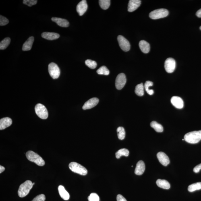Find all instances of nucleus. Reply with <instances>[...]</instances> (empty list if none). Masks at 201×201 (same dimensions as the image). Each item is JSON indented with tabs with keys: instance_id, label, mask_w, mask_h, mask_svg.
<instances>
[{
	"instance_id": "nucleus-1",
	"label": "nucleus",
	"mask_w": 201,
	"mask_h": 201,
	"mask_svg": "<svg viewBox=\"0 0 201 201\" xmlns=\"http://www.w3.org/2000/svg\"><path fill=\"white\" fill-rule=\"evenodd\" d=\"M184 140L189 144H197L201 140V130L187 133L185 135Z\"/></svg>"
},
{
	"instance_id": "nucleus-2",
	"label": "nucleus",
	"mask_w": 201,
	"mask_h": 201,
	"mask_svg": "<svg viewBox=\"0 0 201 201\" xmlns=\"http://www.w3.org/2000/svg\"><path fill=\"white\" fill-rule=\"evenodd\" d=\"M33 183L32 181L27 180L22 184L18 190V194L20 198H24L27 196L32 188Z\"/></svg>"
},
{
	"instance_id": "nucleus-3",
	"label": "nucleus",
	"mask_w": 201,
	"mask_h": 201,
	"mask_svg": "<svg viewBox=\"0 0 201 201\" xmlns=\"http://www.w3.org/2000/svg\"><path fill=\"white\" fill-rule=\"evenodd\" d=\"M26 156L27 159L30 161L34 162L39 166H43L45 165V161L38 154L32 151H28L26 153Z\"/></svg>"
},
{
	"instance_id": "nucleus-4",
	"label": "nucleus",
	"mask_w": 201,
	"mask_h": 201,
	"mask_svg": "<svg viewBox=\"0 0 201 201\" xmlns=\"http://www.w3.org/2000/svg\"><path fill=\"white\" fill-rule=\"evenodd\" d=\"M69 169L73 173L79 174L81 175H86L88 173L87 170L86 168L76 162H71L69 164Z\"/></svg>"
},
{
	"instance_id": "nucleus-5",
	"label": "nucleus",
	"mask_w": 201,
	"mask_h": 201,
	"mask_svg": "<svg viewBox=\"0 0 201 201\" xmlns=\"http://www.w3.org/2000/svg\"><path fill=\"white\" fill-rule=\"evenodd\" d=\"M169 14V12L165 9H159L152 11L150 13V18L153 20H157L160 18H165Z\"/></svg>"
},
{
	"instance_id": "nucleus-6",
	"label": "nucleus",
	"mask_w": 201,
	"mask_h": 201,
	"mask_svg": "<svg viewBox=\"0 0 201 201\" xmlns=\"http://www.w3.org/2000/svg\"><path fill=\"white\" fill-rule=\"evenodd\" d=\"M36 113L40 118L47 119L48 117V112L47 109L43 105L41 104H37L35 107Z\"/></svg>"
},
{
	"instance_id": "nucleus-7",
	"label": "nucleus",
	"mask_w": 201,
	"mask_h": 201,
	"mask_svg": "<svg viewBox=\"0 0 201 201\" xmlns=\"http://www.w3.org/2000/svg\"><path fill=\"white\" fill-rule=\"evenodd\" d=\"M48 71L50 76L52 78L56 79L59 78L60 75L61 71L58 66L56 63H50L48 66Z\"/></svg>"
},
{
	"instance_id": "nucleus-8",
	"label": "nucleus",
	"mask_w": 201,
	"mask_h": 201,
	"mask_svg": "<svg viewBox=\"0 0 201 201\" xmlns=\"http://www.w3.org/2000/svg\"><path fill=\"white\" fill-rule=\"evenodd\" d=\"M118 42H119L120 47L121 49L125 51H128L130 49V42L126 38L121 35H119L117 37Z\"/></svg>"
},
{
	"instance_id": "nucleus-9",
	"label": "nucleus",
	"mask_w": 201,
	"mask_h": 201,
	"mask_svg": "<svg viewBox=\"0 0 201 201\" xmlns=\"http://www.w3.org/2000/svg\"><path fill=\"white\" fill-rule=\"evenodd\" d=\"M125 75L123 73H120L118 75L115 80V86L117 90H120L125 86L126 82Z\"/></svg>"
},
{
	"instance_id": "nucleus-10",
	"label": "nucleus",
	"mask_w": 201,
	"mask_h": 201,
	"mask_svg": "<svg viewBox=\"0 0 201 201\" xmlns=\"http://www.w3.org/2000/svg\"><path fill=\"white\" fill-rule=\"evenodd\" d=\"M165 71L169 73L174 72L175 69L176 62L172 58H169L166 60L164 65Z\"/></svg>"
},
{
	"instance_id": "nucleus-11",
	"label": "nucleus",
	"mask_w": 201,
	"mask_h": 201,
	"mask_svg": "<svg viewBox=\"0 0 201 201\" xmlns=\"http://www.w3.org/2000/svg\"><path fill=\"white\" fill-rule=\"evenodd\" d=\"M88 7L86 0H83L81 1L76 7V11L79 15L81 16L84 15L87 10Z\"/></svg>"
},
{
	"instance_id": "nucleus-12",
	"label": "nucleus",
	"mask_w": 201,
	"mask_h": 201,
	"mask_svg": "<svg viewBox=\"0 0 201 201\" xmlns=\"http://www.w3.org/2000/svg\"><path fill=\"white\" fill-rule=\"evenodd\" d=\"M98 102H99V100L98 98L95 97L91 98L84 104L82 109L84 110L92 109L97 105Z\"/></svg>"
},
{
	"instance_id": "nucleus-13",
	"label": "nucleus",
	"mask_w": 201,
	"mask_h": 201,
	"mask_svg": "<svg viewBox=\"0 0 201 201\" xmlns=\"http://www.w3.org/2000/svg\"><path fill=\"white\" fill-rule=\"evenodd\" d=\"M157 157L160 163L164 166H167L170 163L169 159L165 153L160 152L157 154Z\"/></svg>"
},
{
	"instance_id": "nucleus-14",
	"label": "nucleus",
	"mask_w": 201,
	"mask_h": 201,
	"mask_svg": "<svg viewBox=\"0 0 201 201\" xmlns=\"http://www.w3.org/2000/svg\"><path fill=\"white\" fill-rule=\"evenodd\" d=\"M171 103L173 105L178 109H182L184 107L183 100L180 97L174 96L171 100Z\"/></svg>"
},
{
	"instance_id": "nucleus-15",
	"label": "nucleus",
	"mask_w": 201,
	"mask_h": 201,
	"mask_svg": "<svg viewBox=\"0 0 201 201\" xmlns=\"http://www.w3.org/2000/svg\"><path fill=\"white\" fill-rule=\"evenodd\" d=\"M141 1L140 0H130L128 6V11L129 12H132L136 10L140 6Z\"/></svg>"
},
{
	"instance_id": "nucleus-16",
	"label": "nucleus",
	"mask_w": 201,
	"mask_h": 201,
	"mask_svg": "<svg viewBox=\"0 0 201 201\" xmlns=\"http://www.w3.org/2000/svg\"><path fill=\"white\" fill-rule=\"evenodd\" d=\"M145 169V165L144 162L140 161L136 164L135 173L137 175H142L144 173Z\"/></svg>"
},
{
	"instance_id": "nucleus-17",
	"label": "nucleus",
	"mask_w": 201,
	"mask_h": 201,
	"mask_svg": "<svg viewBox=\"0 0 201 201\" xmlns=\"http://www.w3.org/2000/svg\"><path fill=\"white\" fill-rule=\"evenodd\" d=\"M12 120L9 117H5L0 120V130H2L10 126L12 124Z\"/></svg>"
},
{
	"instance_id": "nucleus-18",
	"label": "nucleus",
	"mask_w": 201,
	"mask_h": 201,
	"mask_svg": "<svg viewBox=\"0 0 201 201\" xmlns=\"http://www.w3.org/2000/svg\"><path fill=\"white\" fill-rule=\"evenodd\" d=\"M42 37L49 40H56L60 37L59 34L55 32H44L42 34Z\"/></svg>"
},
{
	"instance_id": "nucleus-19",
	"label": "nucleus",
	"mask_w": 201,
	"mask_h": 201,
	"mask_svg": "<svg viewBox=\"0 0 201 201\" xmlns=\"http://www.w3.org/2000/svg\"><path fill=\"white\" fill-rule=\"evenodd\" d=\"M51 20L56 23L59 26L63 27H67L69 26L68 21L64 19L53 17L51 18Z\"/></svg>"
},
{
	"instance_id": "nucleus-20",
	"label": "nucleus",
	"mask_w": 201,
	"mask_h": 201,
	"mask_svg": "<svg viewBox=\"0 0 201 201\" xmlns=\"http://www.w3.org/2000/svg\"><path fill=\"white\" fill-rule=\"evenodd\" d=\"M60 196L61 198L65 200H68L70 198V195L69 193L65 190V187L62 185H60L58 188Z\"/></svg>"
},
{
	"instance_id": "nucleus-21",
	"label": "nucleus",
	"mask_w": 201,
	"mask_h": 201,
	"mask_svg": "<svg viewBox=\"0 0 201 201\" xmlns=\"http://www.w3.org/2000/svg\"><path fill=\"white\" fill-rule=\"evenodd\" d=\"M139 46L143 53H148L150 52V46L149 43L145 40H141L139 43Z\"/></svg>"
},
{
	"instance_id": "nucleus-22",
	"label": "nucleus",
	"mask_w": 201,
	"mask_h": 201,
	"mask_svg": "<svg viewBox=\"0 0 201 201\" xmlns=\"http://www.w3.org/2000/svg\"><path fill=\"white\" fill-rule=\"evenodd\" d=\"M34 42L33 37H31L29 38L26 42L23 44L22 49L23 51H29L32 49L33 43Z\"/></svg>"
},
{
	"instance_id": "nucleus-23",
	"label": "nucleus",
	"mask_w": 201,
	"mask_h": 201,
	"mask_svg": "<svg viewBox=\"0 0 201 201\" xmlns=\"http://www.w3.org/2000/svg\"><path fill=\"white\" fill-rule=\"evenodd\" d=\"M156 184L158 187L162 189L167 190L170 188V184L165 179H158L156 181Z\"/></svg>"
},
{
	"instance_id": "nucleus-24",
	"label": "nucleus",
	"mask_w": 201,
	"mask_h": 201,
	"mask_svg": "<svg viewBox=\"0 0 201 201\" xmlns=\"http://www.w3.org/2000/svg\"><path fill=\"white\" fill-rule=\"evenodd\" d=\"M150 126L153 128L156 132L161 133L163 131L164 129L163 126L155 121H153L150 123Z\"/></svg>"
},
{
	"instance_id": "nucleus-25",
	"label": "nucleus",
	"mask_w": 201,
	"mask_h": 201,
	"mask_svg": "<svg viewBox=\"0 0 201 201\" xmlns=\"http://www.w3.org/2000/svg\"><path fill=\"white\" fill-rule=\"evenodd\" d=\"M135 93L139 96H142L144 94V86L143 83L137 85L135 88Z\"/></svg>"
},
{
	"instance_id": "nucleus-26",
	"label": "nucleus",
	"mask_w": 201,
	"mask_h": 201,
	"mask_svg": "<svg viewBox=\"0 0 201 201\" xmlns=\"http://www.w3.org/2000/svg\"><path fill=\"white\" fill-rule=\"evenodd\" d=\"M129 154V152L128 150L126 149L123 148L120 150L115 153L116 158L117 159H119L121 156H128Z\"/></svg>"
},
{
	"instance_id": "nucleus-27",
	"label": "nucleus",
	"mask_w": 201,
	"mask_h": 201,
	"mask_svg": "<svg viewBox=\"0 0 201 201\" xmlns=\"http://www.w3.org/2000/svg\"><path fill=\"white\" fill-rule=\"evenodd\" d=\"M201 189V182H198L193 184L188 187V190L189 192H193L194 191L200 190Z\"/></svg>"
},
{
	"instance_id": "nucleus-28",
	"label": "nucleus",
	"mask_w": 201,
	"mask_h": 201,
	"mask_svg": "<svg viewBox=\"0 0 201 201\" xmlns=\"http://www.w3.org/2000/svg\"><path fill=\"white\" fill-rule=\"evenodd\" d=\"M11 42L10 38L7 37L4 39L0 43V49L5 50L8 47Z\"/></svg>"
},
{
	"instance_id": "nucleus-29",
	"label": "nucleus",
	"mask_w": 201,
	"mask_h": 201,
	"mask_svg": "<svg viewBox=\"0 0 201 201\" xmlns=\"http://www.w3.org/2000/svg\"><path fill=\"white\" fill-rule=\"evenodd\" d=\"M153 83L150 81H147L145 83L144 85V88L145 90L147 93L150 95H152L154 93V91L153 90H150V87L153 86Z\"/></svg>"
},
{
	"instance_id": "nucleus-30",
	"label": "nucleus",
	"mask_w": 201,
	"mask_h": 201,
	"mask_svg": "<svg viewBox=\"0 0 201 201\" xmlns=\"http://www.w3.org/2000/svg\"><path fill=\"white\" fill-rule=\"evenodd\" d=\"M118 137L119 140H122L125 138V132L123 127H119L117 129Z\"/></svg>"
},
{
	"instance_id": "nucleus-31",
	"label": "nucleus",
	"mask_w": 201,
	"mask_h": 201,
	"mask_svg": "<svg viewBox=\"0 0 201 201\" xmlns=\"http://www.w3.org/2000/svg\"><path fill=\"white\" fill-rule=\"evenodd\" d=\"M99 2L100 7L104 10H106L109 8L110 5V0H100Z\"/></svg>"
},
{
	"instance_id": "nucleus-32",
	"label": "nucleus",
	"mask_w": 201,
	"mask_h": 201,
	"mask_svg": "<svg viewBox=\"0 0 201 201\" xmlns=\"http://www.w3.org/2000/svg\"><path fill=\"white\" fill-rule=\"evenodd\" d=\"M98 74L99 75H108L109 74L110 71L105 66H102L98 69L96 71Z\"/></svg>"
},
{
	"instance_id": "nucleus-33",
	"label": "nucleus",
	"mask_w": 201,
	"mask_h": 201,
	"mask_svg": "<svg viewBox=\"0 0 201 201\" xmlns=\"http://www.w3.org/2000/svg\"><path fill=\"white\" fill-rule=\"evenodd\" d=\"M85 63H86V64L87 66L90 67L91 69H95L96 66H97V63H96V61L91 60L90 59L87 60L85 61Z\"/></svg>"
},
{
	"instance_id": "nucleus-34",
	"label": "nucleus",
	"mask_w": 201,
	"mask_h": 201,
	"mask_svg": "<svg viewBox=\"0 0 201 201\" xmlns=\"http://www.w3.org/2000/svg\"><path fill=\"white\" fill-rule=\"evenodd\" d=\"M89 201H99L100 198L97 194L95 193H92L88 197Z\"/></svg>"
},
{
	"instance_id": "nucleus-35",
	"label": "nucleus",
	"mask_w": 201,
	"mask_h": 201,
	"mask_svg": "<svg viewBox=\"0 0 201 201\" xmlns=\"http://www.w3.org/2000/svg\"><path fill=\"white\" fill-rule=\"evenodd\" d=\"M23 3L28 6V7H31L32 6L35 5L37 2V0H24L23 1Z\"/></svg>"
},
{
	"instance_id": "nucleus-36",
	"label": "nucleus",
	"mask_w": 201,
	"mask_h": 201,
	"mask_svg": "<svg viewBox=\"0 0 201 201\" xmlns=\"http://www.w3.org/2000/svg\"><path fill=\"white\" fill-rule=\"evenodd\" d=\"M9 22L8 19L6 17L2 16H0V26H4L8 24Z\"/></svg>"
},
{
	"instance_id": "nucleus-37",
	"label": "nucleus",
	"mask_w": 201,
	"mask_h": 201,
	"mask_svg": "<svg viewBox=\"0 0 201 201\" xmlns=\"http://www.w3.org/2000/svg\"><path fill=\"white\" fill-rule=\"evenodd\" d=\"M46 196L45 195L41 194L37 196L32 201H45Z\"/></svg>"
},
{
	"instance_id": "nucleus-38",
	"label": "nucleus",
	"mask_w": 201,
	"mask_h": 201,
	"mask_svg": "<svg viewBox=\"0 0 201 201\" xmlns=\"http://www.w3.org/2000/svg\"><path fill=\"white\" fill-rule=\"evenodd\" d=\"M201 169V163L199 164L195 167L193 169V171L195 173H198Z\"/></svg>"
},
{
	"instance_id": "nucleus-39",
	"label": "nucleus",
	"mask_w": 201,
	"mask_h": 201,
	"mask_svg": "<svg viewBox=\"0 0 201 201\" xmlns=\"http://www.w3.org/2000/svg\"><path fill=\"white\" fill-rule=\"evenodd\" d=\"M117 201H127L124 197L121 194H118L117 197Z\"/></svg>"
},
{
	"instance_id": "nucleus-40",
	"label": "nucleus",
	"mask_w": 201,
	"mask_h": 201,
	"mask_svg": "<svg viewBox=\"0 0 201 201\" xmlns=\"http://www.w3.org/2000/svg\"><path fill=\"white\" fill-rule=\"evenodd\" d=\"M196 15L199 18H201V9L197 11Z\"/></svg>"
},
{
	"instance_id": "nucleus-41",
	"label": "nucleus",
	"mask_w": 201,
	"mask_h": 201,
	"mask_svg": "<svg viewBox=\"0 0 201 201\" xmlns=\"http://www.w3.org/2000/svg\"><path fill=\"white\" fill-rule=\"evenodd\" d=\"M5 170V168L1 165L0 166V173H2Z\"/></svg>"
},
{
	"instance_id": "nucleus-42",
	"label": "nucleus",
	"mask_w": 201,
	"mask_h": 201,
	"mask_svg": "<svg viewBox=\"0 0 201 201\" xmlns=\"http://www.w3.org/2000/svg\"><path fill=\"white\" fill-rule=\"evenodd\" d=\"M34 184H35V183H33V185H34Z\"/></svg>"
},
{
	"instance_id": "nucleus-43",
	"label": "nucleus",
	"mask_w": 201,
	"mask_h": 201,
	"mask_svg": "<svg viewBox=\"0 0 201 201\" xmlns=\"http://www.w3.org/2000/svg\"><path fill=\"white\" fill-rule=\"evenodd\" d=\"M200 29L201 30V26L200 27Z\"/></svg>"
}]
</instances>
